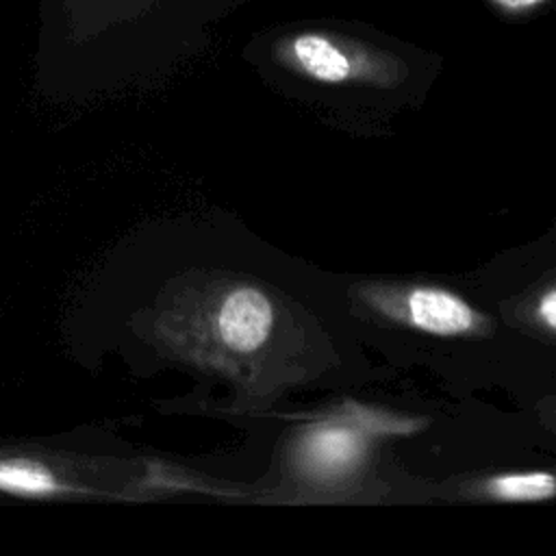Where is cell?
<instances>
[{"mask_svg":"<svg viewBox=\"0 0 556 556\" xmlns=\"http://www.w3.org/2000/svg\"><path fill=\"white\" fill-rule=\"evenodd\" d=\"M276 321L271 298L252 285L228 289L213 311V332L219 343L237 354H252L269 339Z\"/></svg>","mask_w":556,"mask_h":556,"instance_id":"obj_5","label":"cell"},{"mask_svg":"<svg viewBox=\"0 0 556 556\" xmlns=\"http://www.w3.org/2000/svg\"><path fill=\"white\" fill-rule=\"evenodd\" d=\"M536 421L549 432L556 437V393L552 395H545L536 402Z\"/></svg>","mask_w":556,"mask_h":556,"instance_id":"obj_8","label":"cell"},{"mask_svg":"<svg viewBox=\"0 0 556 556\" xmlns=\"http://www.w3.org/2000/svg\"><path fill=\"white\" fill-rule=\"evenodd\" d=\"M508 326L534 339L556 343V271L500 304Z\"/></svg>","mask_w":556,"mask_h":556,"instance_id":"obj_6","label":"cell"},{"mask_svg":"<svg viewBox=\"0 0 556 556\" xmlns=\"http://www.w3.org/2000/svg\"><path fill=\"white\" fill-rule=\"evenodd\" d=\"M0 491L22 497H52L76 489L59 480L50 467L30 458H0Z\"/></svg>","mask_w":556,"mask_h":556,"instance_id":"obj_7","label":"cell"},{"mask_svg":"<svg viewBox=\"0 0 556 556\" xmlns=\"http://www.w3.org/2000/svg\"><path fill=\"white\" fill-rule=\"evenodd\" d=\"M415 54V52H413ZM413 54L341 33L302 30L278 48V56L293 72L321 85H371L395 89L415 72Z\"/></svg>","mask_w":556,"mask_h":556,"instance_id":"obj_2","label":"cell"},{"mask_svg":"<svg viewBox=\"0 0 556 556\" xmlns=\"http://www.w3.org/2000/svg\"><path fill=\"white\" fill-rule=\"evenodd\" d=\"M504 9H528V7H534L536 2H543V0H497Z\"/></svg>","mask_w":556,"mask_h":556,"instance_id":"obj_9","label":"cell"},{"mask_svg":"<svg viewBox=\"0 0 556 556\" xmlns=\"http://www.w3.org/2000/svg\"><path fill=\"white\" fill-rule=\"evenodd\" d=\"M439 497L473 504H532L556 500V467L465 473L439 484Z\"/></svg>","mask_w":556,"mask_h":556,"instance_id":"obj_4","label":"cell"},{"mask_svg":"<svg viewBox=\"0 0 556 556\" xmlns=\"http://www.w3.org/2000/svg\"><path fill=\"white\" fill-rule=\"evenodd\" d=\"M354 298L376 319L441 339H486L495 319L460 293L421 280H367Z\"/></svg>","mask_w":556,"mask_h":556,"instance_id":"obj_1","label":"cell"},{"mask_svg":"<svg viewBox=\"0 0 556 556\" xmlns=\"http://www.w3.org/2000/svg\"><path fill=\"white\" fill-rule=\"evenodd\" d=\"M367 432L345 421H319L306 428L295 447L300 471L324 484H334L352 478L367 460Z\"/></svg>","mask_w":556,"mask_h":556,"instance_id":"obj_3","label":"cell"}]
</instances>
